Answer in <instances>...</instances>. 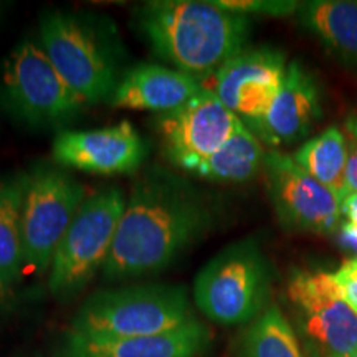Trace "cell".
I'll return each mask as SVG.
<instances>
[{"mask_svg": "<svg viewBox=\"0 0 357 357\" xmlns=\"http://www.w3.org/2000/svg\"><path fill=\"white\" fill-rule=\"evenodd\" d=\"M342 215L347 217V222L357 225V194H347L342 199Z\"/></svg>", "mask_w": 357, "mask_h": 357, "instance_id": "27", "label": "cell"}, {"mask_svg": "<svg viewBox=\"0 0 357 357\" xmlns=\"http://www.w3.org/2000/svg\"><path fill=\"white\" fill-rule=\"evenodd\" d=\"M266 189L280 225L293 234L333 235L342 227V199L278 151L266 153Z\"/></svg>", "mask_w": 357, "mask_h": 357, "instance_id": "11", "label": "cell"}, {"mask_svg": "<svg viewBox=\"0 0 357 357\" xmlns=\"http://www.w3.org/2000/svg\"><path fill=\"white\" fill-rule=\"evenodd\" d=\"M287 56L270 45L247 47L213 75L212 86L227 109L248 129L265 118L287 77Z\"/></svg>", "mask_w": 357, "mask_h": 357, "instance_id": "12", "label": "cell"}, {"mask_svg": "<svg viewBox=\"0 0 357 357\" xmlns=\"http://www.w3.org/2000/svg\"><path fill=\"white\" fill-rule=\"evenodd\" d=\"M147 144L129 121L98 129H63L52 144V160L58 166L98 176L141 171Z\"/></svg>", "mask_w": 357, "mask_h": 357, "instance_id": "13", "label": "cell"}, {"mask_svg": "<svg viewBox=\"0 0 357 357\" xmlns=\"http://www.w3.org/2000/svg\"><path fill=\"white\" fill-rule=\"evenodd\" d=\"M124 207L126 195L118 185L88 194L58 245L48 271V289L56 300L68 301L78 296L102 271Z\"/></svg>", "mask_w": 357, "mask_h": 357, "instance_id": "7", "label": "cell"}, {"mask_svg": "<svg viewBox=\"0 0 357 357\" xmlns=\"http://www.w3.org/2000/svg\"><path fill=\"white\" fill-rule=\"evenodd\" d=\"M339 235H341V243L347 248L354 250L356 257H357V225L356 223H351V222L342 223L341 230H339Z\"/></svg>", "mask_w": 357, "mask_h": 357, "instance_id": "26", "label": "cell"}, {"mask_svg": "<svg viewBox=\"0 0 357 357\" xmlns=\"http://www.w3.org/2000/svg\"><path fill=\"white\" fill-rule=\"evenodd\" d=\"M339 296L357 314V257L349 258L331 273Z\"/></svg>", "mask_w": 357, "mask_h": 357, "instance_id": "23", "label": "cell"}, {"mask_svg": "<svg viewBox=\"0 0 357 357\" xmlns=\"http://www.w3.org/2000/svg\"><path fill=\"white\" fill-rule=\"evenodd\" d=\"M86 197L83 182L53 160H38L25 169L22 197L25 271L48 275L58 245Z\"/></svg>", "mask_w": 357, "mask_h": 357, "instance_id": "8", "label": "cell"}, {"mask_svg": "<svg viewBox=\"0 0 357 357\" xmlns=\"http://www.w3.org/2000/svg\"><path fill=\"white\" fill-rule=\"evenodd\" d=\"M265 158L261 141L242 124L217 153L202 160L190 174L218 184H243L263 171Z\"/></svg>", "mask_w": 357, "mask_h": 357, "instance_id": "18", "label": "cell"}, {"mask_svg": "<svg viewBox=\"0 0 357 357\" xmlns=\"http://www.w3.org/2000/svg\"><path fill=\"white\" fill-rule=\"evenodd\" d=\"M24 171L0 177V271L19 287L25 273L22 243Z\"/></svg>", "mask_w": 357, "mask_h": 357, "instance_id": "20", "label": "cell"}, {"mask_svg": "<svg viewBox=\"0 0 357 357\" xmlns=\"http://www.w3.org/2000/svg\"><path fill=\"white\" fill-rule=\"evenodd\" d=\"M213 6L242 15L288 17L296 13L301 2L294 0H212Z\"/></svg>", "mask_w": 357, "mask_h": 357, "instance_id": "22", "label": "cell"}, {"mask_svg": "<svg viewBox=\"0 0 357 357\" xmlns=\"http://www.w3.org/2000/svg\"><path fill=\"white\" fill-rule=\"evenodd\" d=\"M212 333L195 318L172 331L124 339H89L66 333L61 357H202Z\"/></svg>", "mask_w": 357, "mask_h": 357, "instance_id": "15", "label": "cell"}, {"mask_svg": "<svg viewBox=\"0 0 357 357\" xmlns=\"http://www.w3.org/2000/svg\"><path fill=\"white\" fill-rule=\"evenodd\" d=\"M195 319L182 284L134 283L98 289L71 319L68 333L89 339H124L172 331Z\"/></svg>", "mask_w": 357, "mask_h": 357, "instance_id": "4", "label": "cell"}, {"mask_svg": "<svg viewBox=\"0 0 357 357\" xmlns=\"http://www.w3.org/2000/svg\"><path fill=\"white\" fill-rule=\"evenodd\" d=\"M238 357H306L300 337L278 305H268L250 323L238 347Z\"/></svg>", "mask_w": 357, "mask_h": 357, "instance_id": "21", "label": "cell"}, {"mask_svg": "<svg viewBox=\"0 0 357 357\" xmlns=\"http://www.w3.org/2000/svg\"><path fill=\"white\" fill-rule=\"evenodd\" d=\"M273 270L257 238L236 240L215 253L194 278V305L212 323H253L268 307Z\"/></svg>", "mask_w": 357, "mask_h": 357, "instance_id": "6", "label": "cell"}, {"mask_svg": "<svg viewBox=\"0 0 357 357\" xmlns=\"http://www.w3.org/2000/svg\"><path fill=\"white\" fill-rule=\"evenodd\" d=\"M294 162L312 178L346 197L344 172L347 162V137L341 128L331 126L307 139L293 155Z\"/></svg>", "mask_w": 357, "mask_h": 357, "instance_id": "19", "label": "cell"}, {"mask_svg": "<svg viewBox=\"0 0 357 357\" xmlns=\"http://www.w3.org/2000/svg\"><path fill=\"white\" fill-rule=\"evenodd\" d=\"M287 296L298 331L323 357H342L357 351V314L339 296L331 273L294 268Z\"/></svg>", "mask_w": 357, "mask_h": 357, "instance_id": "9", "label": "cell"}, {"mask_svg": "<svg viewBox=\"0 0 357 357\" xmlns=\"http://www.w3.org/2000/svg\"><path fill=\"white\" fill-rule=\"evenodd\" d=\"M342 357H357V351L352 352V354H349V356H342Z\"/></svg>", "mask_w": 357, "mask_h": 357, "instance_id": "29", "label": "cell"}, {"mask_svg": "<svg viewBox=\"0 0 357 357\" xmlns=\"http://www.w3.org/2000/svg\"><path fill=\"white\" fill-rule=\"evenodd\" d=\"M132 26L154 56L202 84L247 48L252 35L250 17L212 0H149L134 8Z\"/></svg>", "mask_w": 357, "mask_h": 357, "instance_id": "2", "label": "cell"}, {"mask_svg": "<svg viewBox=\"0 0 357 357\" xmlns=\"http://www.w3.org/2000/svg\"><path fill=\"white\" fill-rule=\"evenodd\" d=\"M202 88L204 84L197 79L171 66L139 63L126 70L109 105L119 109L160 114L185 105Z\"/></svg>", "mask_w": 357, "mask_h": 357, "instance_id": "16", "label": "cell"}, {"mask_svg": "<svg viewBox=\"0 0 357 357\" xmlns=\"http://www.w3.org/2000/svg\"><path fill=\"white\" fill-rule=\"evenodd\" d=\"M323 116L321 86L301 61L288 63L287 77L265 118L250 129L270 147L293 146L307 137Z\"/></svg>", "mask_w": 357, "mask_h": 357, "instance_id": "14", "label": "cell"}, {"mask_svg": "<svg viewBox=\"0 0 357 357\" xmlns=\"http://www.w3.org/2000/svg\"><path fill=\"white\" fill-rule=\"evenodd\" d=\"M344 131L347 134H352V136L357 137V113L351 114L349 118H347V121L344 124Z\"/></svg>", "mask_w": 357, "mask_h": 357, "instance_id": "28", "label": "cell"}, {"mask_svg": "<svg viewBox=\"0 0 357 357\" xmlns=\"http://www.w3.org/2000/svg\"><path fill=\"white\" fill-rule=\"evenodd\" d=\"M346 132V131H344ZM347 162L344 172V187L347 194H357V137L347 134Z\"/></svg>", "mask_w": 357, "mask_h": 357, "instance_id": "24", "label": "cell"}, {"mask_svg": "<svg viewBox=\"0 0 357 357\" xmlns=\"http://www.w3.org/2000/svg\"><path fill=\"white\" fill-rule=\"evenodd\" d=\"M20 293L17 284L10 283L0 271V318L8 316L20 305Z\"/></svg>", "mask_w": 357, "mask_h": 357, "instance_id": "25", "label": "cell"}, {"mask_svg": "<svg viewBox=\"0 0 357 357\" xmlns=\"http://www.w3.org/2000/svg\"><path fill=\"white\" fill-rule=\"evenodd\" d=\"M213 223L211 200L189 178L158 164L146 167L126 197L102 278L126 281L162 273L197 245Z\"/></svg>", "mask_w": 357, "mask_h": 357, "instance_id": "1", "label": "cell"}, {"mask_svg": "<svg viewBox=\"0 0 357 357\" xmlns=\"http://www.w3.org/2000/svg\"><path fill=\"white\" fill-rule=\"evenodd\" d=\"M0 108L26 129L60 132L88 105L61 78L38 37H26L0 61Z\"/></svg>", "mask_w": 357, "mask_h": 357, "instance_id": "5", "label": "cell"}, {"mask_svg": "<svg viewBox=\"0 0 357 357\" xmlns=\"http://www.w3.org/2000/svg\"><path fill=\"white\" fill-rule=\"evenodd\" d=\"M38 40L61 78L88 106L109 102L126 73L128 50L109 17L47 10Z\"/></svg>", "mask_w": 357, "mask_h": 357, "instance_id": "3", "label": "cell"}, {"mask_svg": "<svg viewBox=\"0 0 357 357\" xmlns=\"http://www.w3.org/2000/svg\"><path fill=\"white\" fill-rule=\"evenodd\" d=\"M242 124L205 86L185 105L155 114L154 119L162 155L174 169L189 174L217 153Z\"/></svg>", "mask_w": 357, "mask_h": 357, "instance_id": "10", "label": "cell"}, {"mask_svg": "<svg viewBox=\"0 0 357 357\" xmlns=\"http://www.w3.org/2000/svg\"><path fill=\"white\" fill-rule=\"evenodd\" d=\"M296 19L336 60L357 70V2L311 0L300 3Z\"/></svg>", "mask_w": 357, "mask_h": 357, "instance_id": "17", "label": "cell"}]
</instances>
